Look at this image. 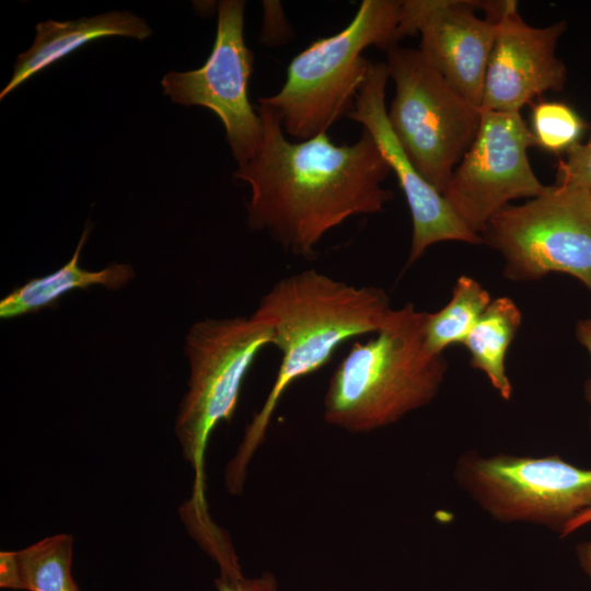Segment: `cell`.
<instances>
[{
  "mask_svg": "<svg viewBox=\"0 0 591 591\" xmlns=\"http://www.w3.org/2000/svg\"><path fill=\"white\" fill-rule=\"evenodd\" d=\"M257 112L260 148L233 176L251 188L248 227L286 252L310 258L329 230L393 198L382 186L391 167L367 129L351 144L337 146L327 132L291 142L276 111L259 104Z\"/></svg>",
  "mask_w": 591,
  "mask_h": 591,
  "instance_id": "1",
  "label": "cell"
},
{
  "mask_svg": "<svg viewBox=\"0 0 591 591\" xmlns=\"http://www.w3.org/2000/svg\"><path fill=\"white\" fill-rule=\"evenodd\" d=\"M392 310L382 288L348 285L316 269L278 280L260 298L252 315L270 325L281 361L264 404L225 467L229 493L243 490L250 462L288 387L324 367L346 340L376 333Z\"/></svg>",
  "mask_w": 591,
  "mask_h": 591,
  "instance_id": "2",
  "label": "cell"
},
{
  "mask_svg": "<svg viewBox=\"0 0 591 591\" xmlns=\"http://www.w3.org/2000/svg\"><path fill=\"white\" fill-rule=\"evenodd\" d=\"M426 316L408 302L391 311L374 337L352 344L328 381L327 424L354 433L370 432L434 399L448 363L426 346Z\"/></svg>",
  "mask_w": 591,
  "mask_h": 591,
  "instance_id": "3",
  "label": "cell"
},
{
  "mask_svg": "<svg viewBox=\"0 0 591 591\" xmlns=\"http://www.w3.org/2000/svg\"><path fill=\"white\" fill-rule=\"evenodd\" d=\"M401 8L399 0H363L344 30L294 56L279 92L258 103L276 111L283 130L301 141L327 132L354 107L371 63L361 53L369 46L386 51L401 40Z\"/></svg>",
  "mask_w": 591,
  "mask_h": 591,
  "instance_id": "4",
  "label": "cell"
},
{
  "mask_svg": "<svg viewBox=\"0 0 591 591\" xmlns=\"http://www.w3.org/2000/svg\"><path fill=\"white\" fill-rule=\"evenodd\" d=\"M273 343L270 325L253 315L205 318L186 335L188 389L178 407L175 434L194 471L187 508L193 513H208L205 456L211 432L219 422L231 420L245 375L256 356Z\"/></svg>",
  "mask_w": 591,
  "mask_h": 591,
  "instance_id": "5",
  "label": "cell"
},
{
  "mask_svg": "<svg viewBox=\"0 0 591 591\" xmlns=\"http://www.w3.org/2000/svg\"><path fill=\"white\" fill-rule=\"evenodd\" d=\"M395 96L387 111L406 155L440 194L473 144L482 111L470 103L424 58L419 49L386 50Z\"/></svg>",
  "mask_w": 591,
  "mask_h": 591,
  "instance_id": "6",
  "label": "cell"
},
{
  "mask_svg": "<svg viewBox=\"0 0 591 591\" xmlns=\"http://www.w3.org/2000/svg\"><path fill=\"white\" fill-rule=\"evenodd\" d=\"M457 486L491 519L557 532L591 509V468L558 454L546 456L464 452L455 462Z\"/></svg>",
  "mask_w": 591,
  "mask_h": 591,
  "instance_id": "7",
  "label": "cell"
},
{
  "mask_svg": "<svg viewBox=\"0 0 591 591\" xmlns=\"http://www.w3.org/2000/svg\"><path fill=\"white\" fill-rule=\"evenodd\" d=\"M482 235L502 256L506 278L530 281L561 273L591 290V190L546 186L526 202L496 213Z\"/></svg>",
  "mask_w": 591,
  "mask_h": 591,
  "instance_id": "8",
  "label": "cell"
},
{
  "mask_svg": "<svg viewBox=\"0 0 591 591\" xmlns=\"http://www.w3.org/2000/svg\"><path fill=\"white\" fill-rule=\"evenodd\" d=\"M534 146L535 137L520 112H482L477 136L442 193L472 232L482 234L511 200L544 190L528 157Z\"/></svg>",
  "mask_w": 591,
  "mask_h": 591,
  "instance_id": "9",
  "label": "cell"
},
{
  "mask_svg": "<svg viewBox=\"0 0 591 591\" xmlns=\"http://www.w3.org/2000/svg\"><path fill=\"white\" fill-rule=\"evenodd\" d=\"M244 7L241 0L220 1L216 40L205 65L171 71L161 81L174 103L205 106L220 118L239 166L257 154L263 139L262 118L247 95L254 56L243 36Z\"/></svg>",
  "mask_w": 591,
  "mask_h": 591,
  "instance_id": "10",
  "label": "cell"
},
{
  "mask_svg": "<svg viewBox=\"0 0 591 591\" xmlns=\"http://www.w3.org/2000/svg\"><path fill=\"white\" fill-rule=\"evenodd\" d=\"M486 18L497 24L488 59L480 111L519 113L545 92L563 90L567 70L556 57L565 21L545 27L523 21L514 0L482 1Z\"/></svg>",
  "mask_w": 591,
  "mask_h": 591,
  "instance_id": "11",
  "label": "cell"
},
{
  "mask_svg": "<svg viewBox=\"0 0 591 591\" xmlns=\"http://www.w3.org/2000/svg\"><path fill=\"white\" fill-rule=\"evenodd\" d=\"M480 1L404 0L398 36L420 34L424 58L470 103L480 109L495 21L480 19Z\"/></svg>",
  "mask_w": 591,
  "mask_h": 591,
  "instance_id": "12",
  "label": "cell"
},
{
  "mask_svg": "<svg viewBox=\"0 0 591 591\" xmlns=\"http://www.w3.org/2000/svg\"><path fill=\"white\" fill-rule=\"evenodd\" d=\"M389 78L386 63L371 61L347 117L370 132L404 192L413 221L408 264L416 262L436 243H482V236L472 232L456 217L442 194L417 171L396 139L385 107Z\"/></svg>",
  "mask_w": 591,
  "mask_h": 591,
  "instance_id": "13",
  "label": "cell"
},
{
  "mask_svg": "<svg viewBox=\"0 0 591 591\" xmlns=\"http://www.w3.org/2000/svg\"><path fill=\"white\" fill-rule=\"evenodd\" d=\"M152 31L146 21L129 11H112L74 21H45L36 24L32 46L20 54L11 80L0 100L27 79L89 42L106 36L146 39Z\"/></svg>",
  "mask_w": 591,
  "mask_h": 591,
  "instance_id": "14",
  "label": "cell"
},
{
  "mask_svg": "<svg viewBox=\"0 0 591 591\" xmlns=\"http://www.w3.org/2000/svg\"><path fill=\"white\" fill-rule=\"evenodd\" d=\"M89 225L78 243L70 260L58 270L39 278H34L14 289L0 301L1 318H12L35 313L54 304L62 294L73 289H85L100 285L111 290L126 286L135 271L128 264L113 263L102 270L91 271L79 266V255L86 241Z\"/></svg>",
  "mask_w": 591,
  "mask_h": 591,
  "instance_id": "15",
  "label": "cell"
},
{
  "mask_svg": "<svg viewBox=\"0 0 591 591\" xmlns=\"http://www.w3.org/2000/svg\"><path fill=\"white\" fill-rule=\"evenodd\" d=\"M522 323V314L508 297L491 300L463 345L470 364L482 371L501 398L509 401L512 384L506 371V355Z\"/></svg>",
  "mask_w": 591,
  "mask_h": 591,
  "instance_id": "16",
  "label": "cell"
},
{
  "mask_svg": "<svg viewBox=\"0 0 591 591\" xmlns=\"http://www.w3.org/2000/svg\"><path fill=\"white\" fill-rule=\"evenodd\" d=\"M490 302V294L477 280L460 276L450 301L441 310L427 313L424 327L427 348L442 355L452 344H463Z\"/></svg>",
  "mask_w": 591,
  "mask_h": 591,
  "instance_id": "17",
  "label": "cell"
},
{
  "mask_svg": "<svg viewBox=\"0 0 591 591\" xmlns=\"http://www.w3.org/2000/svg\"><path fill=\"white\" fill-rule=\"evenodd\" d=\"M21 590L80 591L72 577L73 537L56 534L15 551Z\"/></svg>",
  "mask_w": 591,
  "mask_h": 591,
  "instance_id": "18",
  "label": "cell"
},
{
  "mask_svg": "<svg viewBox=\"0 0 591 591\" xmlns=\"http://www.w3.org/2000/svg\"><path fill=\"white\" fill-rule=\"evenodd\" d=\"M586 124L568 105L560 102H540L532 111V132L546 151L558 153L578 142Z\"/></svg>",
  "mask_w": 591,
  "mask_h": 591,
  "instance_id": "19",
  "label": "cell"
},
{
  "mask_svg": "<svg viewBox=\"0 0 591 591\" xmlns=\"http://www.w3.org/2000/svg\"><path fill=\"white\" fill-rule=\"evenodd\" d=\"M591 190V136L586 143H575L566 150V159L557 163L556 183Z\"/></svg>",
  "mask_w": 591,
  "mask_h": 591,
  "instance_id": "20",
  "label": "cell"
},
{
  "mask_svg": "<svg viewBox=\"0 0 591 591\" xmlns=\"http://www.w3.org/2000/svg\"><path fill=\"white\" fill-rule=\"evenodd\" d=\"M218 591H278L276 577L268 571L254 578H246L242 571L220 572L215 580Z\"/></svg>",
  "mask_w": 591,
  "mask_h": 591,
  "instance_id": "21",
  "label": "cell"
},
{
  "mask_svg": "<svg viewBox=\"0 0 591 591\" xmlns=\"http://www.w3.org/2000/svg\"><path fill=\"white\" fill-rule=\"evenodd\" d=\"M0 588L21 590L20 569L15 551H2L0 553Z\"/></svg>",
  "mask_w": 591,
  "mask_h": 591,
  "instance_id": "22",
  "label": "cell"
},
{
  "mask_svg": "<svg viewBox=\"0 0 591 591\" xmlns=\"http://www.w3.org/2000/svg\"><path fill=\"white\" fill-rule=\"evenodd\" d=\"M576 337L588 351L591 359V317L577 323ZM584 397L590 407L589 431L591 433V373L584 384Z\"/></svg>",
  "mask_w": 591,
  "mask_h": 591,
  "instance_id": "23",
  "label": "cell"
},
{
  "mask_svg": "<svg viewBox=\"0 0 591 591\" xmlns=\"http://www.w3.org/2000/svg\"><path fill=\"white\" fill-rule=\"evenodd\" d=\"M575 552L580 568L591 580V540L578 543Z\"/></svg>",
  "mask_w": 591,
  "mask_h": 591,
  "instance_id": "24",
  "label": "cell"
},
{
  "mask_svg": "<svg viewBox=\"0 0 591 591\" xmlns=\"http://www.w3.org/2000/svg\"><path fill=\"white\" fill-rule=\"evenodd\" d=\"M591 523V509H588L577 515L566 528L564 534L561 537L569 536L573 532L578 531L579 529L588 525Z\"/></svg>",
  "mask_w": 591,
  "mask_h": 591,
  "instance_id": "25",
  "label": "cell"
}]
</instances>
